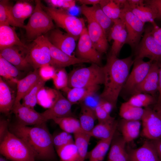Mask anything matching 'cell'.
<instances>
[{
  "label": "cell",
  "instance_id": "obj_33",
  "mask_svg": "<svg viewBox=\"0 0 161 161\" xmlns=\"http://www.w3.org/2000/svg\"><path fill=\"white\" fill-rule=\"evenodd\" d=\"M12 6L8 0L0 1V25L6 24L23 28L24 25L17 21L13 15Z\"/></svg>",
  "mask_w": 161,
  "mask_h": 161
},
{
  "label": "cell",
  "instance_id": "obj_22",
  "mask_svg": "<svg viewBox=\"0 0 161 161\" xmlns=\"http://www.w3.org/2000/svg\"><path fill=\"white\" fill-rule=\"evenodd\" d=\"M128 153L129 161H161L151 140L145 141L141 146Z\"/></svg>",
  "mask_w": 161,
  "mask_h": 161
},
{
  "label": "cell",
  "instance_id": "obj_30",
  "mask_svg": "<svg viewBox=\"0 0 161 161\" xmlns=\"http://www.w3.org/2000/svg\"><path fill=\"white\" fill-rule=\"evenodd\" d=\"M141 125L140 120L122 119L120 122V129L122 137L126 143L134 140L138 137Z\"/></svg>",
  "mask_w": 161,
  "mask_h": 161
},
{
  "label": "cell",
  "instance_id": "obj_11",
  "mask_svg": "<svg viewBox=\"0 0 161 161\" xmlns=\"http://www.w3.org/2000/svg\"><path fill=\"white\" fill-rule=\"evenodd\" d=\"M141 120L143 136L151 140L161 139V118L155 110L145 108Z\"/></svg>",
  "mask_w": 161,
  "mask_h": 161
},
{
  "label": "cell",
  "instance_id": "obj_2",
  "mask_svg": "<svg viewBox=\"0 0 161 161\" xmlns=\"http://www.w3.org/2000/svg\"><path fill=\"white\" fill-rule=\"evenodd\" d=\"M46 123L29 127L17 122L9 126V130L23 140L34 154L36 160L50 161L55 157L52 136Z\"/></svg>",
  "mask_w": 161,
  "mask_h": 161
},
{
  "label": "cell",
  "instance_id": "obj_43",
  "mask_svg": "<svg viewBox=\"0 0 161 161\" xmlns=\"http://www.w3.org/2000/svg\"><path fill=\"white\" fill-rule=\"evenodd\" d=\"M57 90L49 89H45L44 87L39 91L37 96V103L47 109L54 103Z\"/></svg>",
  "mask_w": 161,
  "mask_h": 161
},
{
  "label": "cell",
  "instance_id": "obj_14",
  "mask_svg": "<svg viewBox=\"0 0 161 161\" xmlns=\"http://www.w3.org/2000/svg\"><path fill=\"white\" fill-rule=\"evenodd\" d=\"M45 35L49 42L59 49L70 55L75 48L76 40L72 36L57 28H54Z\"/></svg>",
  "mask_w": 161,
  "mask_h": 161
},
{
  "label": "cell",
  "instance_id": "obj_58",
  "mask_svg": "<svg viewBox=\"0 0 161 161\" xmlns=\"http://www.w3.org/2000/svg\"><path fill=\"white\" fill-rule=\"evenodd\" d=\"M0 161H11L2 155L0 154Z\"/></svg>",
  "mask_w": 161,
  "mask_h": 161
},
{
  "label": "cell",
  "instance_id": "obj_47",
  "mask_svg": "<svg viewBox=\"0 0 161 161\" xmlns=\"http://www.w3.org/2000/svg\"><path fill=\"white\" fill-rule=\"evenodd\" d=\"M95 110L99 123L113 122L115 121L114 118L103 109L99 101L95 108Z\"/></svg>",
  "mask_w": 161,
  "mask_h": 161
},
{
  "label": "cell",
  "instance_id": "obj_34",
  "mask_svg": "<svg viewBox=\"0 0 161 161\" xmlns=\"http://www.w3.org/2000/svg\"><path fill=\"white\" fill-rule=\"evenodd\" d=\"M114 134L109 138L100 140L92 150L88 153L89 161H103L110 147Z\"/></svg>",
  "mask_w": 161,
  "mask_h": 161
},
{
  "label": "cell",
  "instance_id": "obj_19",
  "mask_svg": "<svg viewBox=\"0 0 161 161\" xmlns=\"http://www.w3.org/2000/svg\"><path fill=\"white\" fill-rule=\"evenodd\" d=\"M23 47L15 46L0 50V55L20 71H27L32 68L25 58Z\"/></svg>",
  "mask_w": 161,
  "mask_h": 161
},
{
  "label": "cell",
  "instance_id": "obj_59",
  "mask_svg": "<svg viewBox=\"0 0 161 161\" xmlns=\"http://www.w3.org/2000/svg\"><path fill=\"white\" fill-rule=\"evenodd\" d=\"M112 161L111 160H108V161Z\"/></svg>",
  "mask_w": 161,
  "mask_h": 161
},
{
  "label": "cell",
  "instance_id": "obj_41",
  "mask_svg": "<svg viewBox=\"0 0 161 161\" xmlns=\"http://www.w3.org/2000/svg\"><path fill=\"white\" fill-rule=\"evenodd\" d=\"M99 4L105 13L113 21L120 19L121 8L114 0H100Z\"/></svg>",
  "mask_w": 161,
  "mask_h": 161
},
{
  "label": "cell",
  "instance_id": "obj_45",
  "mask_svg": "<svg viewBox=\"0 0 161 161\" xmlns=\"http://www.w3.org/2000/svg\"><path fill=\"white\" fill-rule=\"evenodd\" d=\"M52 79L57 90H63L68 87V75L64 68L56 69L55 74Z\"/></svg>",
  "mask_w": 161,
  "mask_h": 161
},
{
  "label": "cell",
  "instance_id": "obj_16",
  "mask_svg": "<svg viewBox=\"0 0 161 161\" xmlns=\"http://www.w3.org/2000/svg\"><path fill=\"white\" fill-rule=\"evenodd\" d=\"M16 122L24 126L37 125L46 123L41 113L23 105L20 102L14 105L12 111Z\"/></svg>",
  "mask_w": 161,
  "mask_h": 161
},
{
  "label": "cell",
  "instance_id": "obj_18",
  "mask_svg": "<svg viewBox=\"0 0 161 161\" xmlns=\"http://www.w3.org/2000/svg\"><path fill=\"white\" fill-rule=\"evenodd\" d=\"M159 66L158 63L153 62L150 69L144 79L133 91L131 94L144 93L154 97L158 92Z\"/></svg>",
  "mask_w": 161,
  "mask_h": 161
},
{
  "label": "cell",
  "instance_id": "obj_42",
  "mask_svg": "<svg viewBox=\"0 0 161 161\" xmlns=\"http://www.w3.org/2000/svg\"><path fill=\"white\" fill-rule=\"evenodd\" d=\"M61 161H78V154L74 143L68 144L56 151Z\"/></svg>",
  "mask_w": 161,
  "mask_h": 161
},
{
  "label": "cell",
  "instance_id": "obj_28",
  "mask_svg": "<svg viewBox=\"0 0 161 161\" xmlns=\"http://www.w3.org/2000/svg\"><path fill=\"white\" fill-rule=\"evenodd\" d=\"M15 97L7 83L0 77V112L6 115L12 112L14 106Z\"/></svg>",
  "mask_w": 161,
  "mask_h": 161
},
{
  "label": "cell",
  "instance_id": "obj_6",
  "mask_svg": "<svg viewBox=\"0 0 161 161\" xmlns=\"http://www.w3.org/2000/svg\"><path fill=\"white\" fill-rule=\"evenodd\" d=\"M41 5L58 27L73 36L76 41L78 39L86 27L83 18L70 15L62 9L46 7L42 4Z\"/></svg>",
  "mask_w": 161,
  "mask_h": 161
},
{
  "label": "cell",
  "instance_id": "obj_36",
  "mask_svg": "<svg viewBox=\"0 0 161 161\" xmlns=\"http://www.w3.org/2000/svg\"><path fill=\"white\" fill-rule=\"evenodd\" d=\"M144 109L134 106L128 101L123 103L120 107L119 115L122 119L131 120H141Z\"/></svg>",
  "mask_w": 161,
  "mask_h": 161
},
{
  "label": "cell",
  "instance_id": "obj_48",
  "mask_svg": "<svg viewBox=\"0 0 161 161\" xmlns=\"http://www.w3.org/2000/svg\"><path fill=\"white\" fill-rule=\"evenodd\" d=\"M38 70L40 78L45 81L52 79L56 71V69L49 64L42 66Z\"/></svg>",
  "mask_w": 161,
  "mask_h": 161
},
{
  "label": "cell",
  "instance_id": "obj_8",
  "mask_svg": "<svg viewBox=\"0 0 161 161\" xmlns=\"http://www.w3.org/2000/svg\"><path fill=\"white\" fill-rule=\"evenodd\" d=\"M120 19L124 23L127 32L125 44L135 49L140 41L145 24L125 7L121 9Z\"/></svg>",
  "mask_w": 161,
  "mask_h": 161
},
{
  "label": "cell",
  "instance_id": "obj_24",
  "mask_svg": "<svg viewBox=\"0 0 161 161\" xmlns=\"http://www.w3.org/2000/svg\"><path fill=\"white\" fill-rule=\"evenodd\" d=\"M40 78L38 70H34L24 78L18 80L14 105L20 102L24 96L36 84Z\"/></svg>",
  "mask_w": 161,
  "mask_h": 161
},
{
  "label": "cell",
  "instance_id": "obj_46",
  "mask_svg": "<svg viewBox=\"0 0 161 161\" xmlns=\"http://www.w3.org/2000/svg\"><path fill=\"white\" fill-rule=\"evenodd\" d=\"M45 1L49 7L68 10L75 6L76 1L75 0H47Z\"/></svg>",
  "mask_w": 161,
  "mask_h": 161
},
{
  "label": "cell",
  "instance_id": "obj_55",
  "mask_svg": "<svg viewBox=\"0 0 161 161\" xmlns=\"http://www.w3.org/2000/svg\"><path fill=\"white\" fill-rule=\"evenodd\" d=\"M78 1L82 5H92L93 6L99 4L100 0H79Z\"/></svg>",
  "mask_w": 161,
  "mask_h": 161
},
{
  "label": "cell",
  "instance_id": "obj_39",
  "mask_svg": "<svg viewBox=\"0 0 161 161\" xmlns=\"http://www.w3.org/2000/svg\"><path fill=\"white\" fill-rule=\"evenodd\" d=\"M46 81L41 78L36 84L24 96L22 104L24 106L34 109L37 103V96L41 89L44 87Z\"/></svg>",
  "mask_w": 161,
  "mask_h": 161
},
{
  "label": "cell",
  "instance_id": "obj_37",
  "mask_svg": "<svg viewBox=\"0 0 161 161\" xmlns=\"http://www.w3.org/2000/svg\"><path fill=\"white\" fill-rule=\"evenodd\" d=\"M53 120L63 131L69 133L74 134L84 131L81 128L79 120L73 116L55 118Z\"/></svg>",
  "mask_w": 161,
  "mask_h": 161
},
{
  "label": "cell",
  "instance_id": "obj_52",
  "mask_svg": "<svg viewBox=\"0 0 161 161\" xmlns=\"http://www.w3.org/2000/svg\"><path fill=\"white\" fill-rule=\"evenodd\" d=\"M159 66V82L158 92L159 95L157 100V104H161V62L158 63Z\"/></svg>",
  "mask_w": 161,
  "mask_h": 161
},
{
  "label": "cell",
  "instance_id": "obj_1",
  "mask_svg": "<svg viewBox=\"0 0 161 161\" xmlns=\"http://www.w3.org/2000/svg\"><path fill=\"white\" fill-rule=\"evenodd\" d=\"M134 60L130 56L123 59L110 53L103 66L104 88L100 95V99L110 103L116 107L118 96L123 89Z\"/></svg>",
  "mask_w": 161,
  "mask_h": 161
},
{
  "label": "cell",
  "instance_id": "obj_35",
  "mask_svg": "<svg viewBox=\"0 0 161 161\" xmlns=\"http://www.w3.org/2000/svg\"><path fill=\"white\" fill-rule=\"evenodd\" d=\"M91 137L89 133L84 131L74 134V143L78 154V161H85L88 153V145Z\"/></svg>",
  "mask_w": 161,
  "mask_h": 161
},
{
  "label": "cell",
  "instance_id": "obj_50",
  "mask_svg": "<svg viewBox=\"0 0 161 161\" xmlns=\"http://www.w3.org/2000/svg\"><path fill=\"white\" fill-rule=\"evenodd\" d=\"M8 121L4 119H1L0 120V142L4 139L9 131Z\"/></svg>",
  "mask_w": 161,
  "mask_h": 161
},
{
  "label": "cell",
  "instance_id": "obj_40",
  "mask_svg": "<svg viewBox=\"0 0 161 161\" xmlns=\"http://www.w3.org/2000/svg\"><path fill=\"white\" fill-rule=\"evenodd\" d=\"M135 106L145 108L157 103L155 97L150 94L144 93H137L132 95L127 101Z\"/></svg>",
  "mask_w": 161,
  "mask_h": 161
},
{
  "label": "cell",
  "instance_id": "obj_3",
  "mask_svg": "<svg viewBox=\"0 0 161 161\" xmlns=\"http://www.w3.org/2000/svg\"><path fill=\"white\" fill-rule=\"evenodd\" d=\"M0 153L11 161H35V155L27 144L9 130L0 142Z\"/></svg>",
  "mask_w": 161,
  "mask_h": 161
},
{
  "label": "cell",
  "instance_id": "obj_44",
  "mask_svg": "<svg viewBox=\"0 0 161 161\" xmlns=\"http://www.w3.org/2000/svg\"><path fill=\"white\" fill-rule=\"evenodd\" d=\"M52 141L56 151L68 144L74 142L71 134L63 131L52 136Z\"/></svg>",
  "mask_w": 161,
  "mask_h": 161
},
{
  "label": "cell",
  "instance_id": "obj_56",
  "mask_svg": "<svg viewBox=\"0 0 161 161\" xmlns=\"http://www.w3.org/2000/svg\"><path fill=\"white\" fill-rule=\"evenodd\" d=\"M128 4L130 5H137L144 3L143 0H127Z\"/></svg>",
  "mask_w": 161,
  "mask_h": 161
},
{
  "label": "cell",
  "instance_id": "obj_10",
  "mask_svg": "<svg viewBox=\"0 0 161 161\" xmlns=\"http://www.w3.org/2000/svg\"><path fill=\"white\" fill-rule=\"evenodd\" d=\"M75 54L78 58L101 66L102 54L94 47L86 27L83 29L78 38Z\"/></svg>",
  "mask_w": 161,
  "mask_h": 161
},
{
  "label": "cell",
  "instance_id": "obj_53",
  "mask_svg": "<svg viewBox=\"0 0 161 161\" xmlns=\"http://www.w3.org/2000/svg\"><path fill=\"white\" fill-rule=\"evenodd\" d=\"M99 103L103 109L108 113L110 114L113 107L111 103L106 100L100 99Z\"/></svg>",
  "mask_w": 161,
  "mask_h": 161
},
{
  "label": "cell",
  "instance_id": "obj_31",
  "mask_svg": "<svg viewBox=\"0 0 161 161\" xmlns=\"http://www.w3.org/2000/svg\"><path fill=\"white\" fill-rule=\"evenodd\" d=\"M97 119L95 109L85 104H82L79 120L83 130L90 133Z\"/></svg>",
  "mask_w": 161,
  "mask_h": 161
},
{
  "label": "cell",
  "instance_id": "obj_26",
  "mask_svg": "<svg viewBox=\"0 0 161 161\" xmlns=\"http://www.w3.org/2000/svg\"><path fill=\"white\" fill-rule=\"evenodd\" d=\"M99 85L85 87L69 88L63 90L66 92L67 99L73 105L92 95L99 89Z\"/></svg>",
  "mask_w": 161,
  "mask_h": 161
},
{
  "label": "cell",
  "instance_id": "obj_21",
  "mask_svg": "<svg viewBox=\"0 0 161 161\" xmlns=\"http://www.w3.org/2000/svg\"><path fill=\"white\" fill-rule=\"evenodd\" d=\"M80 8L83 15L89 16L101 27L107 37L114 22L103 12L99 4L91 7L81 5Z\"/></svg>",
  "mask_w": 161,
  "mask_h": 161
},
{
  "label": "cell",
  "instance_id": "obj_49",
  "mask_svg": "<svg viewBox=\"0 0 161 161\" xmlns=\"http://www.w3.org/2000/svg\"><path fill=\"white\" fill-rule=\"evenodd\" d=\"M145 2L155 10L157 13L156 19L161 20V0H145Z\"/></svg>",
  "mask_w": 161,
  "mask_h": 161
},
{
  "label": "cell",
  "instance_id": "obj_27",
  "mask_svg": "<svg viewBox=\"0 0 161 161\" xmlns=\"http://www.w3.org/2000/svg\"><path fill=\"white\" fill-rule=\"evenodd\" d=\"M126 143L122 137H115L114 135L110 147L108 160L112 161H129L128 152L126 149Z\"/></svg>",
  "mask_w": 161,
  "mask_h": 161
},
{
  "label": "cell",
  "instance_id": "obj_29",
  "mask_svg": "<svg viewBox=\"0 0 161 161\" xmlns=\"http://www.w3.org/2000/svg\"><path fill=\"white\" fill-rule=\"evenodd\" d=\"M29 1H17L12 7L13 15L17 21L24 24L25 20L30 18L33 12L35 7Z\"/></svg>",
  "mask_w": 161,
  "mask_h": 161
},
{
  "label": "cell",
  "instance_id": "obj_4",
  "mask_svg": "<svg viewBox=\"0 0 161 161\" xmlns=\"http://www.w3.org/2000/svg\"><path fill=\"white\" fill-rule=\"evenodd\" d=\"M40 0L35 1V9L27 24L23 28L26 35L30 40H35L54 28L53 21L44 10Z\"/></svg>",
  "mask_w": 161,
  "mask_h": 161
},
{
  "label": "cell",
  "instance_id": "obj_23",
  "mask_svg": "<svg viewBox=\"0 0 161 161\" xmlns=\"http://www.w3.org/2000/svg\"><path fill=\"white\" fill-rule=\"evenodd\" d=\"M15 27L7 25H0V50L15 46L27 49L28 47L17 36Z\"/></svg>",
  "mask_w": 161,
  "mask_h": 161
},
{
  "label": "cell",
  "instance_id": "obj_15",
  "mask_svg": "<svg viewBox=\"0 0 161 161\" xmlns=\"http://www.w3.org/2000/svg\"><path fill=\"white\" fill-rule=\"evenodd\" d=\"M88 22L89 35L95 48L101 54L106 53L108 48L107 37L101 27L89 16L84 15Z\"/></svg>",
  "mask_w": 161,
  "mask_h": 161
},
{
  "label": "cell",
  "instance_id": "obj_9",
  "mask_svg": "<svg viewBox=\"0 0 161 161\" xmlns=\"http://www.w3.org/2000/svg\"><path fill=\"white\" fill-rule=\"evenodd\" d=\"M135 49L134 59L147 58L153 62H161V46L155 40L151 30L145 31L142 39Z\"/></svg>",
  "mask_w": 161,
  "mask_h": 161
},
{
  "label": "cell",
  "instance_id": "obj_51",
  "mask_svg": "<svg viewBox=\"0 0 161 161\" xmlns=\"http://www.w3.org/2000/svg\"><path fill=\"white\" fill-rule=\"evenodd\" d=\"M152 25L153 28L151 30V33L155 40L161 46V28L156 24Z\"/></svg>",
  "mask_w": 161,
  "mask_h": 161
},
{
  "label": "cell",
  "instance_id": "obj_57",
  "mask_svg": "<svg viewBox=\"0 0 161 161\" xmlns=\"http://www.w3.org/2000/svg\"><path fill=\"white\" fill-rule=\"evenodd\" d=\"M153 109L156 112L161 118V104L156 103L155 104Z\"/></svg>",
  "mask_w": 161,
  "mask_h": 161
},
{
  "label": "cell",
  "instance_id": "obj_13",
  "mask_svg": "<svg viewBox=\"0 0 161 161\" xmlns=\"http://www.w3.org/2000/svg\"><path fill=\"white\" fill-rule=\"evenodd\" d=\"M72 105L57 90L53 104L41 114L46 122L55 118L73 116L72 111Z\"/></svg>",
  "mask_w": 161,
  "mask_h": 161
},
{
  "label": "cell",
  "instance_id": "obj_20",
  "mask_svg": "<svg viewBox=\"0 0 161 161\" xmlns=\"http://www.w3.org/2000/svg\"><path fill=\"white\" fill-rule=\"evenodd\" d=\"M48 43L51 58L50 65L56 69L64 68L76 64L90 63L88 61L66 54L53 45L48 40Z\"/></svg>",
  "mask_w": 161,
  "mask_h": 161
},
{
  "label": "cell",
  "instance_id": "obj_32",
  "mask_svg": "<svg viewBox=\"0 0 161 161\" xmlns=\"http://www.w3.org/2000/svg\"><path fill=\"white\" fill-rule=\"evenodd\" d=\"M117 123H100L95 126L89 133L92 137L103 140L107 139L114 134Z\"/></svg>",
  "mask_w": 161,
  "mask_h": 161
},
{
  "label": "cell",
  "instance_id": "obj_54",
  "mask_svg": "<svg viewBox=\"0 0 161 161\" xmlns=\"http://www.w3.org/2000/svg\"><path fill=\"white\" fill-rule=\"evenodd\" d=\"M161 160V139L151 140Z\"/></svg>",
  "mask_w": 161,
  "mask_h": 161
},
{
  "label": "cell",
  "instance_id": "obj_5",
  "mask_svg": "<svg viewBox=\"0 0 161 161\" xmlns=\"http://www.w3.org/2000/svg\"><path fill=\"white\" fill-rule=\"evenodd\" d=\"M103 66L92 63L87 67L72 71L68 75V87H82L103 84Z\"/></svg>",
  "mask_w": 161,
  "mask_h": 161
},
{
  "label": "cell",
  "instance_id": "obj_25",
  "mask_svg": "<svg viewBox=\"0 0 161 161\" xmlns=\"http://www.w3.org/2000/svg\"><path fill=\"white\" fill-rule=\"evenodd\" d=\"M124 7L127 8L144 24L146 22H150L152 25L156 24L155 20L157 18L156 11L145 1L140 4L132 6L129 5L127 1Z\"/></svg>",
  "mask_w": 161,
  "mask_h": 161
},
{
  "label": "cell",
  "instance_id": "obj_17",
  "mask_svg": "<svg viewBox=\"0 0 161 161\" xmlns=\"http://www.w3.org/2000/svg\"><path fill=\"white\" fill-rule=\"evenodd\" d=\"M114 24L107 37L108 41H113L110 53L117 56L125 44L127 32L123 21L119 19L113 21Z\"/></svg>",
  "mask_w": 161,
  "mask_h": 161
},
{
  "label": "cell",
  "instance_id": "obj_7",
  "mask_svg": "<svg viewBox=\"0 0 161 161\" xmlns=\"http://www.w3.org/2000/svg\"><path fill=\"white\" fill-rule=\"evenodd\" d=\"M25 58L34 70L50 64V52L47 38L44 35L32 41L31 45L28 47Z\"/></svg>",
  "mask_w": 161,
  "mask_h": 161
},
{
  "label": "cell",
  "instance_id": "obj_38",
  "mask_svg": "<svg viewBox=\"0 0 161 161\" xmlns=\"http://www.w3.org/2000/svg\"><path fill=\"white\" fill-rule=\"evenodd\" d=\"M20 71L15 66L0 55L1 76L13 83L17 84L18 80L16 78L19 76Z\"/></svg>",
  "mask_w": 161,
  "mask_h": 161
},
{
  "label": "cell",
  "instance_id": "obj_12",
  "mask_svg": "<svg viewBox=\"0 0 161 161\" xmlns=\"http://www.w3.org/2000/svg\"><path fill=\"white\" fill-rule=\"evenodd\" d=\"M134 60L133 67L123 89L131 94L145 77L153 62L150 60L145 61L143 59Z\"/></svg>",
  "mask_w": 161,
  "mask_h": 161
}]
</instances>
